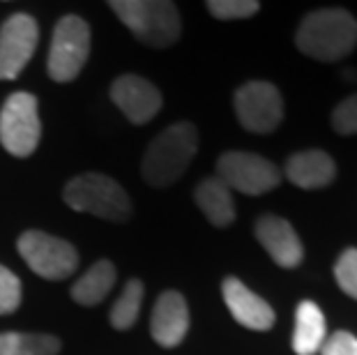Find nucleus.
Segmentation results:
<instances>
[{
  "label": "nucleus",
  "instance_id": "a211bd4d",
  "mask_svg": "<svg viewBox=\"0 0 357 355\" xmlns=\"http://www.w3.org/2000/svg\"><path fill=\"white\" fill-rule=\"evenodd\" d=\"M116 266L111 261H97L93 268L86 270L72 286V300L81 307H95L109 296L116 286Z\"/></svg>",
  "mask_w": 357,
  "mask_h": 355
},
{
  "label": "nucleus",
  "instance_id": "5701e85b",
  "mask_svg": "<svg viewBox=\"0 0 357 355\" xmlns=\"http://www.w3.org/2000/svg\"><path fill=\"white\" fill-rule=\"evenodd\" d=\"M21 305V282L10 268L0 266V316L14 314Z\"/></svg>",
  "mask_w": 357,
  "mask_h": 355
},
{
  "label": "nucleus",
  "instance_id": "9d476101",
  "mask_svg": "<svg viewBox=\"0 0 357 355\" xmlns=\"http://www.w3.org/2000/svg\"><path fill=\"white\" fill-rule=\"evenodd\" d=\"M40 42V26L30 14L17 12L0 26V81L17 79Z\"/></svg>",
  "mask_w": 357,
  "mask_h": 355
},
{
  "label": "nucleus",
  "instance_id": "f257e3e1",
  "mask_svg": "<svg viewBox=\"0 0 357 355\" xmlns=\"http://www.w3.org/2000/svg\"><path fill=\"white\" fill-rule=\"evenodd\" d=\"M199 150V132L192 123H176L159 132L141 162V176L150 187H169L180 180Z\"/></svg>",
  "mask_w": 357,
  "mask_h": 355
},
{
  "label": "nucleus",
  "instance_id": "423d86ee",
  "mask_svg": "<svg viewBox=\"0 0 357 355\" xmlns=\"http://www.w3.org/2000/svg\"><path fill=\"white\" fill-rule=\"evenodd\" d=\"M42 123L37 97L12 93L0 109V143L14 157H30L40 146Z\"/></svg>",
  "mask_w": 357,
  "mask_h": 355
},
{
  "label": "nucleus",
  "instance_id": "9b49d317",
  "mask_svg": "<svg viewBox=\"0 0 357 355\" xmlns=\"http://www.w3.org/2000/svg\"><path fill=\"white\" fill-rule=\"evenodd\" d=\"M111 100L134 125L150 123L164 104L162 93L157 90L155 83L136 77V74H123V77L113 81Z\"/></svg>",
  "mask_w": 357,
  "mask_h": 355
},
{
  "label": "nucleus",
  "instance_id": "4be33fe9",
  "mask_svg": "<svg viewBox=\"0 0 357 355\" xmlns=\"http://www.w3.org/2000/svg\"><path fill=\"white\" fill-rule=\"evenodd\" d=\"M208 10L215 19L233 21V19H249L261 10L256 0H210Z\"/></svg>",
  "mask_w": 357,
  "mask_h": 355
},
{
  "label": "nucleus",
  "instance_id": "b1692460",
  "mask_svg": "<svg viewBox=\"0 0 357 355\" xmlns=\"http://www.w3.org/2000/svg\"><path fill=\"white\" fill-rule=\"evenodd\" d=\"M332 127L339 134H357V95L346 97L337 109L332 111Z\"/></svg>",
  "mask_w": 357,
  "mask_h": 355
},
{
  "label": "nucleus",
  "instance_id": "6e6552de",
  "mask_svg": "<svg viewBox=\"0 0 357 355\" xmlns=\"http://www.w3.org/2000/svg\"><path fill=\"white\" fill-rule=\"evenodd\" d=\"M217 178L231 192L261 196L275 190L281 183V173L263 155L245 153V150H229L217 160Z\"/></svg>",
  "mask_w": 357,
  "mask_h": 355
},
{
  "label": "nucleus",
  "instance_id": "7ed1b4c3",
  "mask_svg": "<svg viewBox=\"0 0 357 355\" xmlns=\"http://www.w3.org/2000/svg\"><path fill=\"white\" fill-rule=\"evenodd\" d=\"M109 7L148 47L169 49L180 40V12L169 0H111Z\"/></svg>",
  "mask_w": 357,
  "mask_h": 355
},
{
  "label": "nucleus",
  "instance_id": "2eb2a0df",
  "mask_svg": "<svg viewBox=\"0 0 357 355\" xmlns=\"http://www.w3.org/2000/svg\"><path fill=\"white\" fill-rule=\"evenodd\" d=\"M334 176H337V164L323 150L295 153L286 162V178L302 190H318L330 185Z\"/></svg>",
  "mask_w": 357,
  "mask_h": 355
},
{
  "label": "nucleus",
  "instance_id": "f8f14e48",
  "mask_svg": "<svg viewBox=\"0 0 357 355\" xmlns=\"http://www.w3.org/2000/svg\"><path fill=\"white\" fill-rule=\"evenodd\" d=\"M189 330L187 300L178 291H164L150 316V335L162 349H176Z\"/></svg>",
  "mask_w": 357,
  "mask_h": 355
},
{
  "label": "nucleus",
  "instance_id": "ddd939ff",
  "mask_svg": "<svg viewBox=\"0 0 357 355\" xmlns=\"http://www.w3.org/2000/svg\"><path fill=\"white\" fill-rule=\"evenodd\" d=\"M222 296L226 307L240 326L265 332L275 326V309L252 289H247L238 277H226L222 284Z\"/></svg>",
  "mask_w": 357,
  "mask_h": 355
},
{
  "label": "nucleus",
  "instance_id": "412c9836",
  "mask_svg": "<svg viewBox=\"0 0 357 355\" xmlns=\"http://www.w3.org/2000/svg\"><path fill=\"white\" fill-rule=\"evenodd\" d=\"M334 279L339 289L357 300V247H348L334 263Z\"/></svg>",
  "mask_w": 357,
  "mask_h": 355
},
{
  "label": "nucleus",
  "instance_id": "dca6fc26",
  "mask_svg": "<svg viewBox=\"0 0 357 355\" xmlns=\"http://www.w3.org/2000/svg\"><path fill=\"white\" fill-rule=\"evenodd\" d=\"M328 339L325 316L316 302L305 300L295 309V332H293V351L298 355H316Z\"/></svg>",
  "mask_w": 357,
  "mask_h": 355
},
{
  "label": "nucleus",
  "instance_id": "aec40b11",
  "mask_svg": "<svg viewBox=\"0 0 357 355\" xmlns=\"http://www.w3.org/2000/svg\"><path fill=\"white\" fill-rule=\"evenodd\" d=\"M143 305V284L141 279H129L123 293L118 296V300L113 302L109 321L116 330H129L134 328L136 319L141 314Z\"/></svg>",
  "mask_w": 357,
  "mask_h": 355
},
{
  "label": "nucleus",
  "instance_id": "1a4fd4ad",
  "mask_svg": "<svg viewBox=\"0 0 357 355\" xmlns=\"http://www.w3.org/2000/svg\"><path fill=\"white\" fill-rule=\"evenodd\" d=\"M235 116L254 134L275 132L284 120V100L270 81H249L235 90Z\"/></svg>",
  "mask_w": 357,
  "mask_h": 355
},
{
  "label": "nucleus",
  "instance_id": "6ab92c4d",
  "mask_svg": "<svg viewBox=\"0 0 357 355\" xmlns=\"http://www.w3.org/2000/svg\"><path fill=\"white\" fill-rule=\"evenodd\" d=\"M60 339L42 332H0V355H56Z\"/></svg>",
  "mask_w": 357,
  "mask_h": 355
},
{
  "label": "nucleus",
  "instance_id": "20e7f679",
  "mask_svg": "<svg viewBox=\"0 0 357 355\" xmlns=\"http://www.w3.org/2000/svg\"><path fill=\"white\" fill-rule=\"evenodd\" d=\"M63 199L72 210L95 215L109 222H127L132 201L116 180L104 173H81L65 185Z\"/></svg>",
  "mask_w": 357,
  "mask_h": 355
},
{
  "label": "nucleus",
  "instance_id": "0eeeda50",
  "mask_svg": "<svg viewBox=\"0 0 357 355\" xmlns=\"http://www.w3.org/2000/svg\"><path fill=\"white\" fill-rule=\"evenodd\" d=\"M17 249L21 259L28 263V268L35 275H40L51 282H60L67 279L79 266V254L67 240L49 236L44 231L30 229L21 233Z\"/></svg>",
  "mask_w": 357,
  "mask_h": 355
},
{
  "label": "nucleus",
  "instance_id": "39448f33",
  "mask_svg": "<svg viewBox=\"0 0 357 355\" xmlns=\"http://www.w3.org/2000/svg\"><path fill=\"white\" fill-rule=\"evenodd\" d=\"M90 26L81 17H63L53 28L47 72L56 83H70L81 74L90 56Z\"/></svg>",
  "mask_w": 357,
  "mask_h": 355
},
{
  "label": "nucleus",
  "instance_id": "f03ea898",
  "mask_svg": "<svg viewBox=\"0 0 357 355\" xmlns=\"http://www.w3.org/2000/svg\"><path fill=\"white\" fill-rule=\"evenodd\" d=\"M295 44L305 56L334 63L357 44V21L346 10H316L302 19Z\"/></svg>",
  "mask_w": 357,
  "mask_h": 355
},
{
  "label": "nucleus",
  "instance_id": "393cba45",
  "mask_svg": "<svg viewBox=\"0 0 357 355\" xmlns=\"http://www.w3.org/2000/svg\"><path fill=\"white\" fill-rule=\"evenodd\" d=\"M323 355H357V337L346 330L334 332L321 346Z\"/></svg>",
  "mask_w": 357,
  "mask_h": 355
},
{
  "label": "nucleus",
  "instance_id": "f3484780",
  "mask_svg": "<svg viewBox=\"0 0 357 355\" xmlns=\"http://www.w3.org/2000/svg\"><path fill=\"white\" fill-rule=\"evenodd\" d=\"M194 199L196 206L201 208V213L208 217L210 224L224 226L233 224L235 219V203H233V194L219 178H208L194 190Z\"/></svg>",
  "mask_w": 357,
  "mask_h": 355
},
{
  "label": "nucleus",
  "instance_id": "4468645a",
  "mask_svg": "<svg viewBox=\"0 0 357 355\" xmlns=\"http://www.w3.org/2000/svg\"><path fill=\"white\" fill-rule=\"evenodd\" d=\"M256 240L265 247V252L270 254V259L281 268H298L305 256V249L298 238V233L286 219L265 215L254 226Z\"/></svg>",
  "mask_w": 357,
  "mask_h": 355
}]
</instances>
